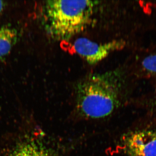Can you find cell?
Masks as SVG:
<instances>
[{
  "label": "cell",
  "mask_w": 156,
  "mask_h": 156,
  "mask_svg": "<svg viewBox=\"0 0 156 156\" xmlns=\"http://www.w3.org/2000/svg\"><path fill=\"white\" fill-rule=\"evenodd\" d=\"M5 7V3L2 1H0V14L4 11V9Z\"/></svg>",
  "instance_id": "8"
},
{
  "label": "cell",
  "mask_w": 156,
  "mask_h": 156,
  "mask_svg": "<svg viewBox=\"0 0 156 156\" xmlns=\"http://www.w3.org/2000/svg\"><path fill=\"white\" fill-rule=\"evenodd\" d=\"M120 90L115 73L111 72L88 76L77 86V111L87 119L108 116L120 105Z\"/></svg>",
  "instance_id": "1"
},
{
  "label": "cell",
  "mask_w": 156,
  "mask_h": 156,
  "mask_svg": "<svg viewBox=\"0 0 156 156\" xmlns=\"http://www.w3.org/2000/svg\"><path fill=\"white\" fill-rule=\"evenodd\" d=\"M124 45V42L121 41L99 44L81 37L75 41L73 47L78 55L89 64L94 65L103 60L112 52L122 49Z\"/></svg>",
  "instance_id": "4"
},
{
  "label": "cell",
  "mask_w": 156,
  "mask_h": 156,
  "mask_svg": "<svg viewBox=\"0 0 156 156\" xmlns=\"http://www.w3.org/2000/svg\"><path fill=\"white\" fill-rule=\"evenodd\" d=\"M95 5L90 1H47L44 11L48 32L58 40L70 38L87 27Z\"/></svg>",
  "instance_id": "2"
},
{
  "label": "cell",
  "mask_w": 156,
  "mask_h": 156,
  "mask_svg": "<svg viewBox=\"0 0 156 156\" xmlns=\"http://www.w3.org/2000/svg\"><path fill=\"white\" fill-rule=\"evenodd\" d=\"M18 38L17 30L7 25H0V60L9 55Z\"/></svg>",
  "instance_id": "6"
},
{
  "label": "cell",
  "mask_w": 156,
  "mask_h": 156,
  "mask_svg": "<svg viewBox=\"0 0 156 156\" xmlns=\"http://www.w3.org/2000/svg\"><path fill=\"white\" fill-rule=\"evenodd\" d=\"M128 156H156V131L144 129L128 132L122 140Z\"/></svg>",
  "instance_id": "3"
},
{
  "label": "cell",
  "mask_w": 156,
  "mask_h": 156,
  "mask_svg": "<svg viewBox=\"0 0 156 156\" xmlns=\"http://www.w3.org/2000/svg\"><path fill=\"white\" fill-rule=\"evenodd\" d=\"M141 66L148 74L156 75V54L149 55L144 58Z\"/></svg>",
  "instance_id": "7"
},
{
  "label": "cell",
  "mask_w": 156,
  "mask_h": 156,
  "mask_svg": "<svg viewBox=\"0 0 156 156\" xmlns=\"http://www.w3.org/2000/svg\"><path fill=\"white\" fill-rule=\"evenodd\" d=\"M9 156H58L56 151L39 140H28L18 144Z\"/></svg>",
  "instance_id": "5"
},
{
  "label": "cell",
  "mask_w": 156,
  "mask_h": 156,
  "mask_svg": "<svg viewBox=\"0 0 156 156\" xmlns=\"http://www.w3.org/2000/svg\"></svg>",
  "instance_id": "9"
}]
</instances>
